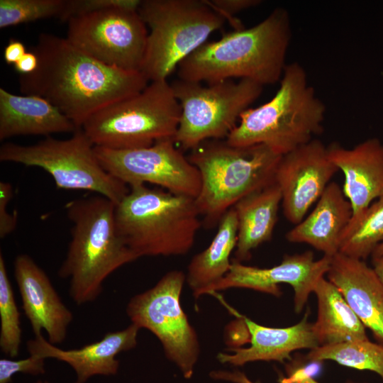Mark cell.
<instances>
[{
	"label": "cell",
	"mask_w": 383,
	"mask_h": 383,
	"mask_svg": "<svg viewBox=\"0 0 383 383\" xmlns=\"http://www.w3.org/2000/svg\"><path fill=\"white\" fill-rule=\"evenodd\" d=\"M326 275L365 327L383 344V284L373 268L363 260L338 252L331 257Z\"/></svg>",
	"instance_id": "obj_18"
},
{
	"label": "cell",
	"mask_w": 383,
	"mask_h": 383,
	"mask_svg": "<svg viewBox=\"0 0 383 383\" xmlns=\"http://www.w3.org/2000/svg\"><path fill=\"white\" fill-rule=\"evenodd\" d=\"M292 36L288 11L274 9L257 25L206 42L177 67L180 79L213 84L233 78L262 86L282 78Z\"/></svg>",
	"instance_id": "obj_2"
},
{
	"label": "cell",
	"mask_w": 383,
	"mask_h": 383,
	"mask_svg": "<svg viewBox=\"0 0 383 383\" xmlns=\"http://www.w3.org/2000/svg\"><path fill=\"white\" fill-rule=\"evenodd\" d=\"M313 293L318 315L313 331L319 346L369 339L365 326L333 284L323 277Z\"/></svg>",
	"instance_id": "obj_24"
},
{
	"label": "cell",
	"mask_w": 383,
	"mask_h": 383,
	"mask_svg": "<svg viewBox=\"0 0 383 383\" xmlns=\"http://www.w3.org/2000/svg\"><path fill=\"white\" fill-rule=\"evenodd\" d=\"M328 151L343 173V191L353 216L383 196V143L379 139L368 138L350 149L333 143Z\"/></svg>",
	"instance_id": "obj_19"
},
{
	"label": "cell",
	"mask_w": 383,
	"mask_h": 383,
	"mask_svg": "<svg viewBox=\"0 0 383 383\" xmlns=\"http://www.w3.org/2000/svg\"><path fill=\"white\" fill-rule=\"evenodd\" d=\"M26 52V48L22 42L11 39L4 50V58L7 64L14 65Z\"/></svg>",
	"instance_id": "obj_34"
},
{
	"label": "cell",
	"mask_w": 383,
	"mask_h": 383,
	"mask_svg": "<svg viewBox=\"0 0 383 383\" xmlns=\"http://www.w3.org/2000/svg\"><path fill=\"white\" fill-rule=\"evenodd\" d=\"M282 156L265 145L233 147L226 140H206L192 150L187 158L201 177L194 200L206 227L218 223L245 196L274 182Z\"/></svg>",
	"instance_id": "obj_6"
},
{
	"label": "cell",
	"mask_w": 383,
	"mask_h": 383,
	"mask_svg": "<svg viewBox=\"0 0 383 383\" xmlns=\"http://www.w3.org/2000/svg\"><path fill=\"white\" fill-rule=\"evenodd\" d=\"M309 313L307 311L298 323L287 328L263 326L242 316L249 332L250 345L246 348H233L232 354L220 353L217 358L221 363L235 366L258 360L280 363L291 360L293 351L304 348L312 350L319 346L313 323L308 321Z\"/></svg>",
	"instance_id": "obj_20"
},
{
	"label": "cell",
	"mask_w": 383,
	"mask_h": 383,
	"mask_svg": "<svg viewBox=\"0 0 383 383\" xmlns=\"http://www.w3.org/2000/svg\"><path fill=\"white\" fill-rule=\"evenodd\" d=\"M214 379L224 380L233 383H261L260 381H251L243 372L235 370L233 372L215 370L210 373Z\"/></svg>",
	"instance_id": "obj_36"
},
{
	"label": "cell",
	"mask_w": 383,
	"mask_h": 383,
	"mask_svg": "<svg viewBox=\"0 0 383 383\" xmlns=\"http://www.w3.org/2000/svg\"><path fill=\"white\" fill-rule=\"evenodd\" d=\"M383 243V196L352 216L344 230L339 252L365 260Z\"/></svg>",
	"instance_id": "obj_26"
},
{
	"label": "cell",
	"mask_w": 383,
	"mask_h": 383,
	"mask_svg": "<svg viewBox=\"0 0 383 383\" xmlns=\"http://www.w3.org/2000/svg\"><path fill=\"white\" fill-rule=\"evenodd\" d=\"M138 12L150 28L140 72L167 80L226 20L207 0H143Z\"/></svg>",
	"instance_id": "obj_7"
},
{
	"label": "cell",
	"mask_w": 383,
	"mask_h": 383,
	"mask_svg": "<svg viewBox=\"0 0 383 383\" xmlns=\"http://www.w3.org/2000/svg\"><path fill=\"white\" fill-rule=\"evenodd\" d=\"M279 383H319L311 377H300L294 379H287V377H282L279 379ZM346 383H367V382H358L355 381L348 380Z\"/></svg>",
	"instance_id": "obj_37"
},
{
	"label": "cell",
	"mask_w": 383,
	"mask_h": 383,
	"mask_svg": "<svg viewBox=\"0 0 383 383\" xmlns=\"http://www.w3.org/2000/svg\"><path fill=\"white\" fill-rule=\"evenodd\" d=\"M141 0H65L60 21L67 22L70 18L114 7L138 11Z\"/></svg>",
	"instance_id": "obj_30"
},
{
	"label": "cell",
	"mask_w": 383,
	"mask_h": 383,
	"mask_svg": "<svg viewBox=\"0 0 383 383\" xmlns=\"http://www.w3.org/2000/svg\"><path fill=\"white\" fill-rule=\"evenodd\" d=\"M0 348L10 357L18 356L22 330L20 313L9 278L3 254L0 253Z\"/></svg>",
	"instance_id": "obj_28"
},
{
	"label": "cell",
	"mask_w": 383,
	"mask_h": 383,
	"mask_svg": "<svg viewBox=\"0 0 383 383\" xmlns=\"http://www.w3.org/2000/svg\"><path fill=\"white\" fill-rule=\"evenodd\" d=\"M65 0H0V28L55 17L59 18Z\"/></svg>",
	"instance_id": "obj_29"
},
{
	"label": "cell",
	"mask_w": 383,
	"mask_h": 383,
	"mask_svg": "<svg viewBox=\"0 0 383 383\" xmlns=\"http://www.w3.org/2000/svg\"><path fill=\"white\" fill-rule=\"evenodd\" d=\"M211 6L229 22L235 30L244 28L241 21L236 18L239 12L260 4L259 0H207Z\"/></svg>",
	"instance_id": "obj_32"
},
{
	"label": "cell",
	"mask_w": 383,
	"mask_h": 383,
	"mask_svg": "<svg viewBox=\"0 0 383 383\" xmlns=\"http://www.w3.org/2000/svg\"><path fill=\"white\" fill-rule=\"evenodd\" d=\"M331 260V257L326 255L316 260L311 251L286 255L280 264L270 268L244 265L233 260L228 272L206 294L238 287L280 296L282 292L279 285L288 284L294 292V311L300 313L318 280L326 275Z\"/></svg>",
	"instance_id": "obj_14"
},
{
	"label": "cell",
	"mask_w": 383,
	"mask_h": 383,
	"mask_svg": "<svg viewBox=\"0 0 383 383\" xmlns=\"http://www.w3.org/2000/svg\"><path fill=\"white\" fill-rule=\"evenodd\" d=\"M185 276L182 271L165 274L157 283L128 301L126 313L132 323L152 332L166 357L190 379L199 355L196 333L180 304Z\"/></svg>",
	"instance_id": "obj_11"
},
{
	"label": "cell",
	"mask_w": 383,
	"mask_h": 383,
	"mask_svg": "<svg viewBox=\"0 0 383 383\" xmlns=\"http://www.w3.org/2000/svg\"><path fill=\"white\" fill-rule=\"evenodd\" d=\"M13 274L21 294L22 308L35 335L43 330L52 345L63 343L73 320L45 271L27 254L17 255Z\"/></svg>",
	"instance_id": "obj_16"
},
{
	"label": "cell",
	"mask_w": 383,
	"mask_h": 383,
	"mask_svg": "<svg viewBox=\"0 0 383 383\" xmlns=\"http://www.w3.org/2000/svg\"><path fill=\"white\" fill-rule=\"evenodd\" d=\"M238 240V218L233 207L221 218L218 231L207 248L192 259L187 281L195 298L221 281L228 272L230 257Z\"/></svg>",
	"instance_id": "obj_25"
},
{
	"label": "cell",
	"mask_w": 383,
	"mask_h": 383,
	"mask_svg": "<svg viewBox=\"0 0 383 383\" xmlns=\"http://www.w3.org/2000/svg\"><path fill=\"white\" fill-rule=\"evenodd\" d=\"M94 151L103 168L128 187L148 183L193 199L200 192L198 169L176 147L173 138L135 149L94 146Z\"/></svg>",
	"instance_id": "obj_13"
},
{
	"label": "cell",
	"mask_w": 383,
	"mask_h": 383,
	"mask_svg": "<svg viewBox=\"0 0 383 383\" xmlns=\"http://www.w3.org/2000/svg\"><path fill=\"white\" fill-rule=\"evenodd\" d=\"M306 360L312 362L333 360L360 370L376 373L383 382V344L367 340H355L318 346L309 352Z\"/></svg>",
	"instance_id": "obj_27"
},
{
	"label": "cell",
	"mask_w": 383,
	"mask_h": 383,
	"mask_svg": "<svg viewBox=\"0 0 383 383\" xmlns=\"http://www.w3.org/2000/svg\"><path fill=\"white\" fill-rule=\"evenodd\" d=\"M180 115L171 84L167 80L153 81L141 91L99 110L81 128L94 146L141 148L174 139Z\"/></svg>",
	"instance_id": "obj_8"
},
{
	"label": "cell",
	"mask_w": 383,
	"mask_h": 383,
	"mask_svg": "<svg viewBox=\"0 0 383 383\" xmlns=\"http://www.w3.org/2000/svg\"><path fill=\"white\" fill-rule=\"evenodd\" d=\"M383 255V243L379 244L372 255V257H377Z\"/></svg>",
	"instance_id": "obj_39"
},
{
	"label": "cell",
	"mask_w": 383,
	"mask_h": 383,
	"mask_svg": "<svg viewBox=\"0 0 383 383\" xmlns=\"http://www.w3.org/2000/svg\"><path fill=\"white\" fill-rule=\"evenodd\" d=\"M77 127L45 99L0 88V140L18 135L74 133Z\"/></svg>",
	"instance_id": "obj_22"
},
{
	"label": "cell",
	"mask_w": 383,
	"mask_h": 383,
	"mask_svg": "<svg viewBox=\"0 0 383 383\" xmlns=\"http://www.w3.org/2000/svg\"><path fill=\"white\" fill-rule=\"evenodd\" d=\"M200 216L194 199L145 184L129 187L115 208L118 233L138 258L186 255Z\"/></svg>",
	"instance_id": "obj_5"
},
{
	"label": "cell",
	"mask_w": 383,
	"mask_h": 383,
	"mask_svg": "<svg viewBox=\"0 0 383 383\" xmlns=\"http://www.w3.org/2000/svg\"><path fill=\"white\" fill-rule=\"evenodd\" d=\"M65 140L51 136L30 145L6 143L0 160L40 167L51 175L59 189L95 192L117 204L129 187L101 165L94 145L81 128Z\"/></svg>",
	"instance_id": "obj_9"
},
{
	"label": "cell",
	"mask_w": 383,
	"mask_h": 383,
	"mask_svg": "<svg viewBox=\"0 0 383 383\" xmlns=\"http://www.w3.org/2000/svg\"><path fill=\"white\" fill-rule=\"evenodd\" d=\"M65 208L72 227L58 276L69 279L70 296L82 305L95 301L105 279L138 257L118 233L114 202L96 194L72 200Z\"/></svg>",
	"instance_id": "obj_3"
},
{
	"label": "cell",
	"mask_w": 383,
	"mask_h": 383,
	"mask_svg": "<svg viewBox=\"0 0 383 383\" xmlns=\"http://www.w3.org/2000/svg\"><path fill=\"white\" fill-rule=\"evenodd\" d=\"M170 84L181 107L174 141L183 150H191L206 140L226 139L263 88L249 79L203 86L177 79Z\"/></svg>",
	"instance_id": "obj_10"
},
{
	"label": "cell",
	"mask_w": 383,
	"mask_h": 383,
	"mask_svg": "<svg viewBox=\"0 0 383 383\" xmlns=\"http://www.w3.org/2000/svg\"><path fill=\"white\" fill-rule=\"evenodd\" d=\"M45 358L34 355H30L28 357L21 360L1 358L0 383H10L12 377L16 373L34 376L45 374Z\"/></svg>",
	"instance_id": "obj_31"
},
{
	"label": "cell",
	"mask_w": 383,
	"mask_h": 383,
	"mask_svg": "<svg viewBox=\"0 0 383 383\" xmlns=\"http://www.w3.org/2000/svg\"><path fill=\"white\" fill-rule=\"evenodd\" d=\"M13 197V188L7 182H0V238H4L14 231L17 224L16 214L7 211Z\"/></svg>",
	"instance_id": "obj_33"
},
{
	"label": "cell",
	"mask_w": 383,
	"mask_h": 383,
	"mask_svg": "<svg viewBox=\"0 0 383 383\" xmlns=\"http://www.w3.org/2000/svg\"><path fill=\"white\" fill-rule=\"evenodd\" d=\"M326 107L297 62L287 65L274 96L242 113L226 139L233 147L265 145L284 155L323 131Z\"/></svg>",
	"instance_id": "obj_4"
},
{
	"label": "cell",
	"mask_w": 383,
	"mask_h": 383,
	"mask_svg": "<svg viewBox=\"0 0 383 383\" xmlns=\"http://www.w3.org/2000/svg\"><path fill=\"white\" fill-rule=\"evenodd\" d=\"M32 51L38 66L20 75L24 95L43 97L77 128L103 108L133 96L148 84L141 72L105 65L73 45L66 38L41 33Z\"/></svg>",
	"instance_id": "obj_1"
},
{
	"label": "cell",
	"mask_w": 383,
	"mask_h": 383,
	"mask_svg": "<svg viewBox=\"0 0 383 383\" xmlns=\"http://www.w3.org/2000/svg\"><path fill=\"white\" fill-rule=\"evenodd\" d=\"M353 216L352 206L338 184H328L311 213L286 234L291 243H306L333 257L339 252L344 230Z\"/></svg>",
	"instance_id": "obj_21"
},
{
	"label": "cell",
	"mask_w": 383,
	"mask_h": 383,
	"mask_svg": "<svg viewBox=\"0 0 383 383\" xmlns=\"http://www.w3.org/2000/svg\"><path fill=\"white\" fill-rule=\"evenodd\" d=\"M35 383H49L48 381H41V380H39V381H37Z\"/></svg>",
	"instance_id": "obj_40"
},
{
	"label": "cell",
	"mask_w": 383,
	"mask_h": 383,
	"mask_svg": "<svg viewBox=\"0 0 383 383\" xmlns=\"http://www.w3.org/2000/svg\"><path fill=\"white\" fill-rule=\"evenodd\" d=\"M140 329L131 323L123 330L107 333L98 341L72 350L59 348L40 334L28 341L27 348L30 355L67 363L75 372L74 383H85L95 375L116 374L120 365L116 356L136 346Z\"/></svg>",
	"instance_id": "obj_17"
},
{
	"label": "cell",
	"mask_w": 383,
	"mask_h": 383,
	"mask_svg": "<svg viewBox=\"0 0 383 383\" xmlns=\"http://www.w3.org/2000/svg\"><path fill=\"white\" fill-rule=\"evenodd\" d=\"M281 203V190L274 182L235 204L238 218L235 260H249L252 250L272 238Z\"/></svg>",
	"instance_id": "obj_23"
},
{
	"label": "cell",
	"mask_w": 383,
	"mask_h": 383,
	"mask_svg": "<svg viewBox=\"0 0 383 383\" xmlns=\"http://www.w3.org/2000/svg\"><path fill=\"white\" fill-rule=\"evenodd\" d=\"M373 270L383 284V255L372 258Z\"/></svg>",
	"instance_id": "obj_38"
},
{
	"label": "cell",
	"mask_w": 383,
	"mask_h": 383,
	"mask_svg": "<svg viewBox=\"0 0 383 383\" xmlns=\"http://www.w3.org/2000/svg\"><path fill=\"white\" fill-rule=\"evenodd\" d=\"M13 66L15 70L20 75L29 74L35 72L37 69L38 66V58L33 51L26 52Z\"/></svg>",
	"instance_id": "obj_35"
},
{
	"label": "cell",
	"mask_w": 383,
	"mask_h": 383,
	"mask_svg": "<svg viewBox=\"0 0 383 383\" xmlns=\"http://www.w3.org/2000/svg\"><path fill=\"white\" fill-rule=\"evenodd\" d=\"M67 23L65 38L78 49L109 66L140 72L148 33L138 11L110 8Z\"/></svg>",
	"instance_id": "obj_12"
},
{
	"label": "cell",
	"mask_w": 383,
	"mask_h": 383,
	"mask_svg": "<svg viewBox=\"0 0 383 383\" xmlns=\"http://www.w3.org/2000/svg\"><path fill=\"white\" fill-rule=\"evenodd\" d=\"M338 171L328 147L316 139L282 155L274 181L281 190L287 219L294 225L301 222Z\"/></svg>",
	"instance_id": "obj_15"
}]
</instances>
